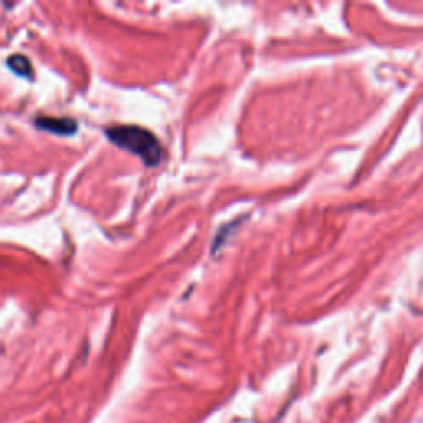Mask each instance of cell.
<instances>
[{"label": "cell", "mask_w": 423, "mask_h": 423, "mask_svg": "<svg viewBox=\"0 0 423 423\" xmlns=\"http://www.w3.org/2000/svg\"><path fill=\"white\" fill-rule=\"evenodd\" d=\"M106 136L121 149L139 155L149 167H154L160 162L162 147L151 131L142 130L139 126H114L106 131Z\"/></svg>", "instance_id": "1"}, {"label": "cell", "mask_w": 423, "mask_h": 423, "mask_svg": "<svg viewBox=\"0 0 423 423\" xmlns=\"http://www.w3.org/2000/svg\"><path fill=\"white\" fill-rule=\"evenodd\" d=\"M36 126L40 130L58 136H71L78 130V124L68 118H39Z\"/></svg>", "instance_id": "2"}, {"label": "cell", "mask_w": 423, "mask_h": 423, "mask_svg": "<svg viewBox=\"0 0 423 423\" xmlns=\"http://www.w3.org/2000/svg\"><path fill=\"white\" fill-rule=\"evenodd\" d=\"M8 67L12 71H15L20 76H32V65L30 60L25 58L24 55H13L8 58Z\"/></svg>", "instance_id": "3"}]
</instances>
